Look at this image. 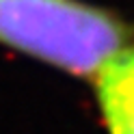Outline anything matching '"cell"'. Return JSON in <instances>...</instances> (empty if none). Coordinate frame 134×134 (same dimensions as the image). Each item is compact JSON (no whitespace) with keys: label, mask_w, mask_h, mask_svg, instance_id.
<instances>
[{"label":"cell","mask_w":134,"mask_h":134,"mask_svg":"<svg viewBox=\"0 0 134 134\" xmlns=\"http://www.w3.org/2000/svg\"><path fill=\"white\" fill-rule=\"evenodd\" d=\"M134 26L85 0H0V43L91 80L128 43Z\"/></svg>","instance_id":"6da1fadb"},{"label":"cell","mask_w":134,"mask_h":134,"mask_svg":"<svg viewBox=\"0 0 134 134\" xmlns=\"http://www.w3.org/2000/svg\"><path fill=\"white\" fill-rule=\"evenodd\" d=\"M95 102L108 134H134V35L97 69Z\"/></svg>","instance_id":"7a4b0ae2"}]
</instances>
